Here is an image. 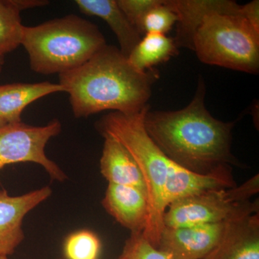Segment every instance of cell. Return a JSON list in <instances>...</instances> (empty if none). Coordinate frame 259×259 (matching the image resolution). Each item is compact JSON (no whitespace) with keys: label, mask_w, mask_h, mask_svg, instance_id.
<instances>
[{"label":"cell","mask_w":259,"mask_h":259,"mask_svg":"<svg viewBox=\"0 0 259 259\" xmlns=\"http://www.w3.org/2000/svg\"><path fill=\"white\" fill-rule=\"evenodd\" d=\"M205 83L199 80L193 100L177 111H148L146 132L168 159L194 173L209 174L221 166L238 165L231 152L233 122L211 115L204 105Z\"/></svg>","instance_id":"obj_1"},{"label":"cell","mask_w":259,"mask_h":259,"mask_svg":"<svg viewBox=\"0 0 259 259\" xmlns=\"http://www.w3.org/2000/svg\"><path fill=\"white\" fill-rule=\"evenodd\" d=\"M158 78L157 70L135 69L120 49L107 44L81 66L59 74V83L75 117L83 118L105 110L141 111Z\"/></svg>","instance_id":"obj_2"},{"label":"cell","mask_w":259,"mask_h":259,"mask_svg":"<svg viewBox=\"0 0 259 259\" xmlns=\"http://www.w3.org/2000/svg\"><path fill=\"white\" fill-rule=\"evenodd\" d=\"M21 45L37 74H63L90 60L106 40L95 24L74 14L23 29Z\"/></svg>","instance_id":"obj_3"},{"label":"cell","mask_w":259,"mask_h":259,"mask_svg":"<svg viewBox=\"0 0 259 259\" xmlns=\"http://www.w3.org/2000/svg\"><path fill=\"white\" fill-rule=\"evenodd\" d=\"M149 105L135 113L113 112L104 115L95 123L102 136H110L125 146L137 163L147 188L148 218L143 235L157 248L166 211L164 186L170 160L148 136L144 117Z\"/></svg>","instance_id":"obj_4"},{"label":"cell","mask_w":259,"mask_h":259,"mask_svg":"<svg viewBox=\"0 0 259 259\" xmlns=\"http://www.w3.org/2000/svg\"><path fill=\"white\" fill-rule=\"evenodd\" d=\"M193 51L204 64L258 72L259 31L241 14L206 15L194 34Z\"/></svg>","instance_id":"obj_5"},{"label":"cell","mask_w":259,"mask_h":259,"mask_svg":"<svg viewBox=\"0 0 259 259\" xmlns=\"http://www.w3.org/2000/svg\"><path fill=\"white\" fill-rule=\"evenodd\" d=\"M258 190L257 175L240 187L178 199L166 207L163 226L177 228L214 224L254 214L258 212V200L250 202L249 199Z\"/></svg>","instance_id":"obj_6"},{"label":"cell","mask_w":259,"mask_h":259,"mask_svg":"<svg viewBox=\"0 0 259 259\" xmlns=\"http://www.w3.org/2000/svg\"><path fill=\"white\" fill-rule=\"evenodd\" d=\"M61 131V122L56 119L44 126L20 122L0 127V171L8 165L31 162L44 167L52 180L64 182L66 174L45 152L49 141Z\"/></svg>","instance_id":"obj_7"},{"label":"cell","mask_w":259,"mask_h":259,"mask_svg":"<svg viewBox=\"0 0 259 259\" xmlns=\"http://www.w3.org/2000/svg\"><path fill=\"white\" fill-rule=\"evenodd\" d=\"M225 223L164 227L157 248L171 259H203L221 239Z\"/></svg>","instance_id":"obj_8"},{"label":"cell","mask_w":259,"mask_h":259,"mask_svg":"<svg viewBox=\"0 0 259 259\" xmlns=\"http://www.w3.org/2000/svg\"><path fill=\"white\" fill-rule=\"evenodd\" d=\"M51 194L52 190L48 186L15 197L0 190V257L15 253L25 238L24 218Z\"/></svg>","instance_id":"obj_9"},{"label":"cell","mask_w":259,"mask_h":259,"mask_svg":"<svg viewBox=\"0 0 259 259\" xmlns=\"http://www.w3.org/2000/svg\"><path fill=\"white\" fill-rule=\"evenodd\" d=\"M232 172V166L226 165L205 175L194 173L170 161L164 186L166 207L178 199L236 187Z\"/></svg>","instance_id":"obj_10"},{"label":"cell","mask_w":259,"mask_h":259,"mask_svg":"<svg viewBox=\"0 0 259 259\" xmlns=\"http://www.w3.org/2000/svg\"><path fill=\"white\" fill-rule=\"evenodd\" d=\"M203 259H259V214L225 223L221 239Z\"/></svg>","instance_id":"obj_11"},{"label":"cell","mask_w":259,"mask_h":259,"mask_svg":"<svg viewBox=\"0 0 259 259\" xmlns=\"http://www.w3.org/2000/svg\"><path fill=\"white\" fill-rule=\"evenodd\" d=\"M165 3L178 17L175 44L177 48L191 50H193L194 34L206 15L214 12L241 15V5L229 0H165Z\"/></svg>","instance_id":"obj_12"},{"label":"cell","mask_w":259,"mask_h":259,"mask_svg":"<svg viewBox=\"0 0 259 259\" xmlns=\"http://www.w3.org/2000/svg\"><path fill=\"white\" fill-rule=\"evenodd\" d=\"M104 208L131 233H144L147 226V196L138 189L109 184L102 201Z\"/></svg>","instance_id":"obj_13"},{"label":"cell","mask_w":259,"mask_h":259,"mask_svg":"<svg viewBox=\"0 0 259 259\" xmlns=\"http://www.w3.org/2000/svg\"><path fill=\"white\" fill-rule=\"evenodd\" d=\"M100 172L109 184L138 189L147 196L144 176L132 155L118 141L103 136Z\"/></svg>","instance_id":"obj_14"},{"label":"cell","mask_w":259,"mask_h":259,"mask_svg":"<svg viewBox=\"0 0 259 259\" xmlns=\"http://www.w3.org/2000/svg\"><path fill=\"white\" fill-rule=\"evenodd\" d=\"M75 3L83 14L106 22L117 37L121 53L127 59L143 37L126 18L117 0H76Z\"/></svg>","instance_id":"obj_15"},{"label":"cell","mask_w":259,"mask_h":259,"mask_svg":"<svg viewBox=\"0 0 259 259\" xmlns=\"http://www.w3.org/2000/svg\"><path fill=\"white\" fill-rule=\"evenodd\" d=\"M61 92L64 88L60 83L49 81L0 84V117L8 124L21 122L22 113L30 104Z\"/></svg>","instance_id":"obj_16"},{"label":"cell","mask_w":259,"mask_h":259,"mask_svg":"<svg viewBox=\"0 0 259 259\" xmlns=\"http://www.w3.org/2000/svg\"><path fill=\"white\" fill-rule=\"evenodd\" d=\"M48 4L45 0H0V56L4 57L21 45V12Z\"/></svg>","instance_id":"obj_17"},{"label":"cell","mask_w":259,"mask_h":259,"mask_svg":"<svg viewBox=\"0 0 259 259\" xmlns=\"http://www.w3.org/2000/svg\"><path fill=\"white\" fill-rule=\"evenodd\" d=\"M174 38L158 33H146L130 54L127 60L135 69L144 71L166 62L178 54Z\"/></svg>","instance_id":"obj_18"},{"label":"cell","mask_w":259,"mask_h":259,"mask_svg":"<svg viewBox=\"0 0 259 259\" xmlns=\"http://www.w3.org/2000/svg\"><path fill=\"white\" fill-rule=\"evenodd\" d=\"M101 248V241L96 233L90 230H79L66 237L64 255L66 259H99Z\"/></svg>","instance_id":"obj_19"},{"label":"cell","mask_w":259,"mask_h":259,"mask_svg":"<svg viewBox=\"0 0 259 259\" xmlns=\"http://www.w3.org/2000/svg\"><path fill=\"white\" fill-rule=\"evenodd\" d=\"M178 17L163 0L161 4L152 8L145 15L142 29L146 33L165 34L177 23Z\"/></svg>","instance_id":"obj_20"},{"label":"cell","mask_w":259,"mask_h":259,"mask_svg":"<svg viewBox=\"0 0 259 259\" xmlns=\"http://www.w3.org/2000/svg\"><path fill=\"white\" fill-rule=\"evenodd\" d=\"M121 256L127 259H171L153 246L143 233H131L125 242Z\"/></svg>","instance_id":"obj_21"},{"label":"cell","mask_w":259,"mask_h":259,"mask_svg":"<svg viewBox=\"0 0 259 259\" xmlns=\"http://www.w3.org/2000/svg\"><path fill=\"white\" fill-rule=\"evenodd\" d=\"M163 0H117V4L133 26L144 36L142 23L145 15Z\"/></svg>","instance_id":"obj_22"},{"label":"cell","mask_w":259,"mask_h":259,"mask_svg":"<svg viewBox=\"0 0 259 259\" xmlns=\"http://www.w3.org/2000/svg\"><path fill=\"white\" fill-rule=\"evenodd\" d=\"M241 15L253 25L255 30L259 31L258 0H254L248 4L242 5Z\"/></svg>","instance_id":"obj_23"},{"label":"cell","mask_w":259,"mask_h":259,"mask_svg":"<svg viewBox=\"0 0 259 259\" xmlns=\"http://www.w3.org/2000/svg\"><path fill=\"white\" fill-rule=\"evenodd\" d=\"M3 64H4V57L0 56V73H1L2 69H3Z\"/></svg>","instance_id":"obj_24"},{"label":"cell","mask_w":259,"mask_h":259,"mask_svg":"<svg viewBox=\"0 0 259 259\" xmlns=\"http://www.w3.org/2000/svg\"><path fill=\"white\" fill-rule=\"evenodd\" d=\"M7 122H5L4 120H3V119L0 117V127H3V126L7 125Z\"/></svg>","instance_id":"obj_25"},{"label":"cell","mask_w":259,"mask_h":259,"mask_svg":"<svg viewBox=\"0 0 259 259\" xmlns=\"http://www.w3.org/2000/svg\"><path fill=\"white\" fill-rule=\"evenodd\" d=\"M0 259H9V258H8V257L3 256V257H0Z\"/></svg>","instance_id":"obj_26"},{"label":"cell","mask_w":259,"mask_h":259,"mask_svg":"<svg viewBox=\"0 0 259 259\" xmlns=\"http://www.w3.org/2000/svg\"><path fill=\"white\" fill-rule=\"evenodd\" d=\"M117 259H127V258H124V257H122V256H120V258H117Z\"/></svg>","instance_id":"obj_27"}]
</instances>
